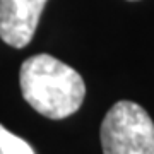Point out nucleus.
<instances>
[{
    "mask_svg": "<svg viewBox=\"0 0 154 154\" xmlns=\"http://www.w3.org/2000/svg\"><path fill=\"white\" fill-rule=\"evenodd\" d=\"M0 154H34V151L24 139L14 135L4 125H0Z\"/></svg>",
    "mask_w": 154,
    "mask_h": 154,
    "instance_id": "nucleus-4",
    "label": "nucleus"
},
{
    "mask_svg": "<svg viewBox=\"0 0 154 154\" xmlns=\"http://www.w3.org/2000/svg\"><path fill=\"white\" fill-rule=\"evenodd\" d=\"M130 2H135V0H130Z\"/></svg>",
    "mask_w": 154,
    "mask_h": 154,
    "instance_id": "nucleus-5",
    "label": "nucleus"
},
{
    "mask_svg": "<svg viewBox=\"0 0 154 154\" xmlns=\"http://www.w3.org/2000/svg\"><path fill=\"white\" fill-rule=\"evenodd\" d=\"M19 84L24 99L39 115L51 120L74 115L86 96V84L81 74L48 53L24 60Z\"/></svg>",
    "mask_w": 154,
    "mask_h": 154,
    "instance_id": "nucleus-1",
    "label": "nucleus"
},
{
    "mask_svg": "<svg viewBox=\"0 0 154 154\" xmlns=\"http://www.w3.org/2000/svg\"><path fill=\"white\" fill-rule=\"evenodd\" d=\"M103 154H154V122L140 105L118 101L103 118Z\"/></svg>",
    "mask_w": 154,
    "mask_h": 154,
    "instance_id": "nucleus-2",
    "label": "nucleus"
},
{
    "mask_svg": "<svg viewBox=\"0 0 154 154\" xmlns=\"http://www.w3.org/2000/svg\"><path fill=\"white\" fill-rule=\"evenodd\" d=\"M48 0H0V38L14 48L33 39Z\"/></svg>",
    "mask_w": 154,
    "mask_h": 154,
    "instance_id": "nucleus-3",
    "label": "nucleus"
}]
</instances>
